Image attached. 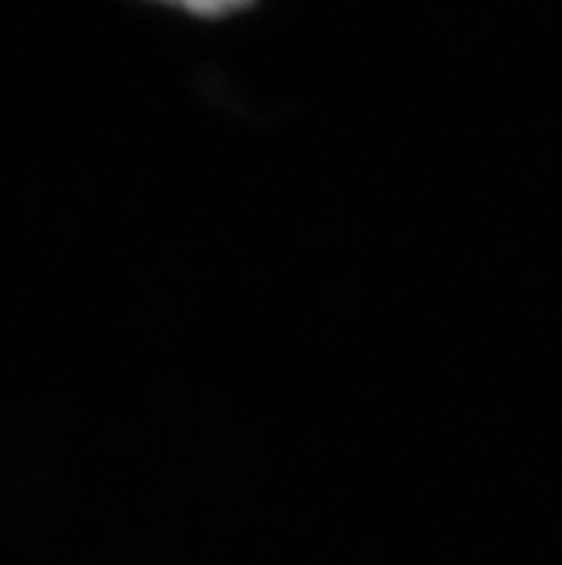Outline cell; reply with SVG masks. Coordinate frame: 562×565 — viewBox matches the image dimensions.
Segmentation results:
<instances>
[{"label":"cell","instance_id":"1","mask_svg":"<svg viewBox=\"0 0 562 565\" xmlns=\"http://www.w3.org/2000/svg\"><path fill=\"white\" fill-rule=\"evenodd\" d=\"M165 3L181 7L187 9V12L215 18V14H227V12H235V9L247 7L250 0H165Z\"/></svg>","mask_w":562,"mask_h":565}]
</instances>
